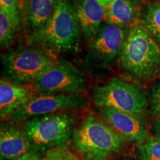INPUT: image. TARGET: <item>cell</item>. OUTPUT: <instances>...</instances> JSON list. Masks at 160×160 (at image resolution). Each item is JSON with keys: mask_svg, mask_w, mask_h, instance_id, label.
I'll return each mask as SVG.
<instances>
[{"mask_svg": "<svg viewBox=\"0 0 160 160\" xmlns=\"http://www.w3.org/2000/svg\"><path fill=\"white\" fill-rule=\"evenodd\" d=\"M119 62L126 74L140 82L160 75V47L140 24H134L129 28Z\"/></svg>", "mask_w": 160, "mask_h": 160, "instance_id": "cell-1", "label": "cell"}, {"mask_svg": "<svg viewBox=\"0 0 160 160\" xmlns=\"http://www.w3.org/2000/svg\"><path fill=\"white\" fill-rule=\"evenodd\" d=\"M80 27L71 0H61L55 13L41 28L26 37L29 45L53 53H68L79 48Z\"/></svg>", "mask_w": 160, "mask_h": 160, "instance_id": "cell-2", "label": "cell"}, {"mask_svg": "<svg viewBox=\"0 0 160 160\" xmlns=\"http://www.w3.org/2000/svg\"><path fill=\"white\" fill-rule=\"evenodd\" d=\"M73 140L85 160L108 159L122 151L127 141L108 123L89 114L74 129Z\"/></svg>", "mask_w": 160, "mask_h": 160, "instance_id": "cell-3", "label": "cell"}, {"mask_svg": "<svg viewBox=\"0 0 160 160\" xmlns=\"http://www.w3.org/2000/svg\"><path fill=\"white\" fill-rule=\"evenodd\" d=\"M22 128L32 149L42 154L53 148L66 145L73 137L74 119L68 113H49L26 120Z\"/></svg>", "mask_w": 160, "mask_h": 160, "instance_id": "cell-4", "label": "cell"}, {"mask_svg": "<svg viewBox=\"0 0 160 160\" xmlns=\"http://www.w3.org/2000/svg\"><path fill=\"white\" fill-rule=\"evenodd\" d=\"M58 60L54 53L41 48L12 51L2 56L3 78L17 83H31L49 71Z\"/></svg>", "mask_w": 160, "mask_h": 160, "instance_id": "cell-5", "label": "cell"}, {"mask_svg": "<svg viewBox=\"0 0 160 160\" xmlns=\"http://www.w3.org/2000/svg\"><path fill=\"white\" fill-rule=\"evenodd\" d=\"M93 101L98 108H108L142 115L148 106V97L142 87L113 77L93 89Z\"/></svg>", "mask_w": 160, "mask_h": 160, "instance_id": "cell-6", "label": "cell"}, {"mask_svg": "<svg viewBox=\"0 0 160 160\" xmlns=\"http://www.w3.org/2000/svg\"><path fill=\"white\" fill-rule=\"evenodd\" d=\"M31 84L38 93L79 95L85 89V78L69 61L59 59L49 71Z\"/></svg>", "mask_w": 160, "mask_h": 160, "instance_id": "cell-7", "label": "cell"}, {"mask_svg": "<svg viewBox=\"0 0 160 160\" xmlns=\"http://www.w3.org/2000/svg\"><path fill=\"white\" fill-rule=\"evenodd\" d=\"M85 106V100L80 95L38 93L12 113L8 120L11 122H21L42 115L82 109Z\"/></svg>", "mask_w": 160, "mask_h": 160, "instance_id": "cell-8", "label": "cell"}, {"mask_svg": "<svg viewBox=\"0 0 160 160\" xmlns=\"http://www.w3.org/2000/svg\"><path fill=\"white\" fill-rule=\"evenodd\" d=\"M129 29L105 22L91 39V54L100 65H107L119 57Z\"/></svg>", "mask_w": 160, "mask_h": 160, "instance_id": "cell-9", "label": "cell"}, {"mask_svg": "<svg viewBox=\"0 0 160 160\" xmlns=\"http://www.w3.org/2000/svg\"><path fill=\"white\" fill-rule=\"evenodd\" d=\"M98 108L106 122L126 140L139 145L148 139V133L142 115L130 113L108 108Z\"/></svg>", "mask_w": 160, "mask_h": 160, "instance_id": "cell-10", "label": "cell"}, {"mask_svg": "<svg viewBox=\"0 0 160 160\" xmlns=\"http://www.w3.org/2000/svg\"><path fill=\"white\" fill-rule=\"evenodd\" d=\"M38 93L31 83L13 82L5 78L0 81V116L8 119Z\"/></svg>", "mask_w": 160, "mask_h": 160, "instance_id": "cell-11", "label": "cell"}, {"mask_svg": "<svg viewBox=\"0 0 160 160\" xmlns=\"http://www.w3.org/2000/svg\"><path fill=\"white\" fill-rule=\"evenodd\" d=\"M73 5L82 33L92 39L105 22V8L98 0H76Z\"/></svg>", "mask_w": 160, "mask_h": 160, "instance_id": "cell-12", "label": "cell"}, {"mask_svg": "<svg viewBox=\"0 0 160 160\" xmlns=\"http://www.w3.org/2000/svg\"><path fill=\"white\" fill-rule=\"evenodd\" d=\"M32 149L22 127L13 123H2L0 131L1 156L8 160H16Z\"/></svg>", "mask_w": 160, "mask_h": 160, "instance_id": "cell-13", "label": "cell"}, {"mask_svg": "<svg viewBox=\"0 0 160 160\" xmlns=\"http://www.w3.org/2000/svg\"><path fill=\"white\" fill-rule=\"evenodd\" d=\"M105 22L121 27L133 25L140 16L135 0H112L105 8Z\"/></svg>", "mask_w": 160, "mask_h": 160, "instance_id": "cell-14", "label": "cell"}, {"mask_svg": "<svg viewBox=\"0 0 160 160\" xmlns=\"http://www.w3.org/2000/svg\"><path fill=\"white\" fill-rule=\"evenodd\" d=\"M61 0H28L25 21L31 31L41 28L52 17Z\"/></svg>", "mask_w": 160, "mask_h": 160, "instance_id": "cell-15", "label": "cell"}, {"mask_svg": "<svg viewBox=\"0 0 160 160\" xmlns=\"http://www.w3.org/2000/svg\"><path fill=\"white\" fill-rule=\"evenodd\" d=\"M139 24L149 32L160 47V2H149L140 11Z\"/></svg>", "mask_w": 160, "mask_h": 160, "instance_id": "cell-16", "label": "cell"}, {"mask_svg": "<svg viewBox=\"0 0 160 160\" xmlns=\"http://www.w3.org/2000/svg\"><path fill=\"white\" fill-rule=\"evenodd\" d=\"M17 30L11 17L3 9L0 8V44L2 48L9 47L13 41Z\"/></svg>", "mask_w": 160, "mask_h": 160, "instance_id": "cell-17", "label": "cell"}, {"mask_svg": "<svg viewBox=\"0 0 160 160\" xmlns=\"http://www.w3.org/2000/svg\"><path fill=\"white\" fill-rule=\"evenodd\" d=\"M138 155L141 160H160V141L155 137H148L138 145Z\"/></svg>", "mask_w": 160, "mask_h": 160, "instance_id": "cell-18", "label": "cell"}, {"mask_svg": "<svg viewBox=\"0 0 160 160\" xmlns=\"http://www.w3.org/2000/svg\"><path fill=\"white\" fill-rule=\"evenodd\" d=\"M42 160H80L79 158L68 147L63 145L53 148L45 153Z\"/></svg>", "mask_w": 160, "mask_h": 160, "instance_id": "cell-19", "label": "cell"}, {"mask_svg": "<svg viewBox=\"0 0 160 160\" xmlns=\"http://www.w3.org/2000/svg\"><path fill=\"white\" fill-rule=\"evenodd\" d=\"M148 97L151 115L155 119H160V79L152 85Z\"/></svg>", "mask_w": 160, "mask_h": 160, "instance_id": "cell-20", "label": "cell"}, {"mask_svg": "<svg viewBox=\"0 0 160 160\" xmlns=\"http://www.w3.org/2000/svg\"><path fill=\"white\" fill-rule=\"evenodd\" d=\"M0 8L3 9L11 17L16 27L19 30L21 25L18 0H0Z\"/></svg>", "mask_w": 160, "mask_h": 160, "instance_id": "cell-21", "label": "cell"}, {"mask_svg": "<svg viewBox=\"0 0 160 160\" xmlns=\"http://www.w3.org/2000/svg\"><path fill=\"white\" fill-rule=\"evenodd\" d=\"M42 154L39 153V152L35 151V150L31 149L29 152H28L26 154H25L22 157H21L19 159L16 160H42Z\"/></svg>", "mask_w": 160, "mask_h": 160, "instance_id": "cell-22", "label": "cell"}, {"mask_svg": "<svg viewBox=\"0 0 160 160\" xmlns=\"http://www.w3.org/2000/svg\"><path fill=\"white\" fill-rule=\"evenodd\" d=\"M28 0H18V5H19V12L21 23H24L25 21L26 8Z\"/></svg>", "mask_w": 160, "mask_h": 160, "instance_id": "cell-23", "label": "cell"}, {"mask_svg": "<svg viewBox=\"0 0 160 160\" xmlns=\"http://www.w3.org/2000/svg\"><path fill=\"white\" fill-rule=\"evenodd\" d=\"M151 131L153 137L157 138L160 141V119H156L151 126Z\"/></svg>", "mask_w": 160, "mask_h": 160, "instance_id": "cell-24", "label": "cell"}, {"mask_svg": "<svg viewBox=\"0 0 160 160\" xmlns=\"http://www.w3.org/2000/svg\"><path fill=\"white\" fill-rule=\"evenodd\" d=\"M98 1H99V2L102 4V5L104 6V7L106 8L108 5H109L110 3L111 2L112 0H98Z\"/></svg>", "mask_w": 160, "mask_h": 160, "instance_id": "cell-25", "label": "cell"}]
</instances>
